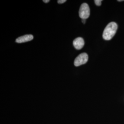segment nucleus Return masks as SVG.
Listing matches in <instances>:
<instances>
[{
	"mask_svg": "<svg viewBox=\"0 0 124 124\" xmlns=\"http://www.w3.org/2000/svg\"><path fill=\"white\" fill-rule=\"evenodd\" d=\"M118 26L115 22L110 23L105 27L102 34L103 38L108 40L111 39L115 35L117 30Z\"/></svg>",
	"mask_w": 124,
	"mask_h": 124,
	"instance_id": "obj_1",
	"label": "nucleus"
},
{
	"mask_svg": "<svg viewBox=\"0 0 124 124\" xmlns=\"http://www.w3.org/2000/svg\"><path fill=\"white\" fill-rule=\"evenodd\" d=\"M79 14L82 19H86L88 18L90 14V10L88 5L86 3L82 4L80 7Z\"/></svg>",
	"mask_w": 124,
	"mask_h": 124,
	"instance_id": "obj_2",
	"label": "nucleus"
},
{
	"mask_svg": "<svg viewBox=\"0 0 124 124\" xmlns=\"http://www.w3.org/2000/svg\"><path fill=\"white\" fill-rule=\"evenodd\" d=\"M88 60V56L86 53H82L78 56L75 60L74 65L78 67L86 63Z\"/></svg>",
	"mask_w": 124,
	"mask_h": 124,
	"instance_id": "obj_3",
	"label": "nucleus"
},
{
	"mask_svg": "<svg viewBox=\"0 0 124 124\" xmlns=\"http://www.w3.org/2000/svg\"><path fill=\"white\" fill-rule=\"evenodd\" d=\"M84 40L81 37H78L74 40L73 44L75 49L80 50L82 49L84 46Z\"/></svg>",
	"mask_w": 124,
	"mask_h": 124,
	"instance_id": "obj_4",
	"label": "nucleus"
},
{
	"mask_svg": "<svg viewBox=\"0 0 124 124\" xmlns=\"http://www.w3.org/2000/svg\"><path fill=\"white\" fill-rule=\"evenodd\" d=\"M33 38L34 37L32 35H26L17 38L16 40V42L18 43H24L31 41L33 39Z\"/></svg>",
	"mask_w": 124,
	"mask_h": 124,
	"instance_id": "obj_5",
	"label": "nucleus"
},
{
	"mask_svg": "<svg viewBox=\"0 0 124 124\" xmlns=\"http://www.w3.org/2000/svg\"><path fill=\"white\" fill-rule=\"evenodd\" d=\"M102 0H95L94 2L95 4L98 6H100L102 4Z\"/></svg>",
	"mask_w": 124,
	"mask_h": 124,
	"instance_id": "obj_6",
	"label": "nucleus"
},
{
	"mask_svg": "<svg viewBox=\"0 0 124 124\" xmlns=\"http://www.w3.org/2000/svg\"><path fill=\"white\" fill-rule=\"evenodd\" d=\"M66 1V0H58V3L59 4H62Z\"/></svg>",
	"mask_w": 124,
	"mask_h": 124,
	"instance_id": "obj_7",
	"label": "nucleus"
},
{
	"mask_svg": "<svg viewBox=\"0 0 124 124\" xmlns=\"http://www.w3.org/2000/svg\"><path fill=\"white\" fill-rule=\"evenodd\" d=\"M43 1L45 3H48L50 1V0H43Z\"/></svg>",
	"mask_w": 124,
	"mask_h": 124,
	"instance_id": "obj_8",
	"label": "nucleus"
},
{
	"mask_svg": "<svg viewBox=\"0 0 124 124\" xmlns=\"http://www.w3.org/2000/svg\"><path fill=\"white\" fill-rule=\"evenodd\" d=\"M85 22H86V19H82V22L84 24L85 23Z\"/></svg>",
	"mask_w": 124,
	"mask_h": 124,
	"instance_id": "obj_9",
	"label": "nucleus"
},
{
	"mask_svg": "<svg viewBox=\"0 0 124 124\" xmlns=\"http://www.w3.org/2000/svg\"><path fill=\"white\" fill-rule=\"evenodd\" d=\"M118 1H123V0H118Z\"/></svg>",
	"mask_w": 124,
	"mask_h": 124,
	"instance_id": "obj_10",
	"label": "nucleus"
}]
</instances>
